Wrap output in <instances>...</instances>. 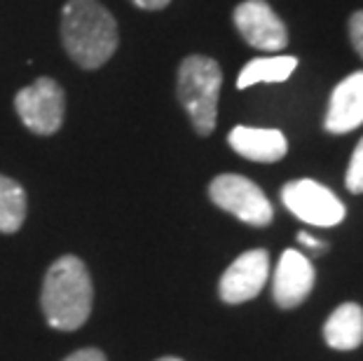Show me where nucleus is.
Instances as JSON below:
<instances>
[{
  "label": "nucleus",
  "instance_id": "13",
  "mask_svg": "<svg viewBox=\"0 0 363 361\" xmlns=\"http://www.w3.org/2000/svg\"><path fill=\"white\" fill-rule=\"evenodd\" d=\"M298 68L296 57H260L249 61L239 71L237 87L246 89L258 82H286Z\"/></svg>",
  "mask_w": 363,
  "mask_h": 361
},
{
  "label": "nucleus",
  "instance_id": "16",
  "mask_svg": "<svg viewBox=\"0 0 363 361\" xmlns=\"http://www.w3.org/2000/svg\"><path fill=\"white\" fill-rule=\"evenodd\" d=\"M350 38L354 50L359 52V57L363 59V10L354 12L350 17Z\"/></svg>",
  "mask_w": 363,
  "mask_h": 361
},
{
  "label": "nucleus",
  "instance_id": "19",
  "mask_svg": "<svg viewBox=\"0 0 363 361\" xmlns=\"http://www.w3.org/2000/svg\"><path fill=\"white\" fill-rule=\"evenodd\" d=\"M136 7H141V10H162V7H167L172 0H131Z\"/></svg>",
  "mask_w": 363,
  "mask_h": 361
},
{
  "label": "nucleus",
  "instance_id": "7",
  "mask_svg": "<svg viewBox=\"0 0 363 361\" xmlns=\"http://www.w3.org/2000/svg\"><path fill=\"white\" fill-rule=\"evenodd\" d=\"M235 26L251 48L281 52L289 45V30L265 0H244L235 10Z\"/></svg>",
  "mask_w": 363,
  "mask_h": 361
},
{
  "label": "nucleus",
  "instance_id": "4",
  "mask_svg": "<svg viewBox=\"0 0 363 361\" xmlns=\"http://www.w3.org/2000/svg\"><path fill=\"white\" fill-rule=\"evenodd\" d=\"M208 197L218 209L233 213L246 226L265 228L274 218V209L267 195L246 176L220 174L208 186Z\"/></svg>",
  "mask_w": 363,
  "mask_h": 361
},
{
  "label": "nucleus",
  "instance_id": "9",
  "mask_svg": "<svg viewBox=\"0 0 363 361\" xmlns=\"http://www.w3.org/2000/svg\"><path fill=\"white\" fill-rule=\"evenodd\" d=\"M314 265L312 260L300 253L296 249H289L281 253L279 265L274 272V284H272V294L274 301L284 310L298 307L307 301V296L314 289Z\"/></svg>",
  "mask_w": 363,
  "mask_h": 361
},
{
  "label": "nucleus",
  "instance_id": "12",
  "mask_svg": "<svg viewBox=\"0 0 363 361\" xmlns=\"http://www.w3.org/2000/svg\"><path fill=\"white\" fill-rule=\"evenodd\" d=\"M323 338L333 350H357L363 343V307L359 303H342L323 324Z\"/></svg>",
  "mask_w": 363,
  "mask_h": 361
},
{
  "label": "nucleus",
  "instance_id": "14",
  "mask_svg": "<svg viewBox=\"0 0 363 361\" xmlns=\"http://www.w3.org/2000/svg\"><path fill=\"white\" fill-rule=\"evenodd\" d=\"M26 193L17 181L0 174V233H17L26 218Z\"/></svg>",
  "mask_w": 363,
  "mask_h": 361
},
{
  "label": "nucleus",
  "instance_id": "10",
  "mask_svg": "<svg viewBox=\"0 0 363 361\" xmlns=\"http://www.w3.org/2000/svg\"><path fill=\"white\" fill-rule=\"evenodd\" d=\"M363 125V71H354L335 84L330 94L326 120L328 134H347Z\"/></svg>",
  "mask_w": 363,
  "mask_h": 361
},
{
  "label": "nucleus",
  "instance_id": "15",
  "mask_svg": "<svg viewBox=\"0 0 363 361\" xmlns=\"http://www.w3.org/2000/svg\"><path fill=\"white\" fill-rule=\"evenodd\" d=\"M345 186L354 195L363 193V139L357 143V148L352 152L350 167H347V176H345Z\"/></svg>",
  "mask_w": 363,
  "mask_h": 361
},
{
  "label": "nucleus",
  "instance_id": "6",
  "mask_svg": "<svg viewBox=\"0 0 363 361\" xmlns=\"http://www.w3.org/2000/svg\"><path fill=\"white\" fill-rule=\"evenodd\" d=\"M281 202L293 216L316 228H333L345 221V204L319 181L298 179L281 188Z\"/></svg>",
  "mask_w": 363,
  "mask_h": 361
},
{
  "label": "nucleus",
  "instance_id": "3",
  "mask_svg": "<svg viewBox=\"0 0 363 361\" xmlns=\"http://www.w3.org/2000/svg\"><path fill=\"white\" fill-rule=\"evenodd\" d=\"M223 87V71L218 61L202 55H190L179 66V101L199 136H208L218 120V96Z\"/></svg>",
  "mask_w": 363,
  "mask_h": 361
},
{
  "label": "nucleus",
  "instance_id": "11",
  "mask_svg": "<svg viewBox=\"0 0 363 361\" xmlns=\"http://www.w3.org/2000/svg\"><path fill=\"white\" fill-rule=\"evenodd\" d=\"M228 143L233 145L237 155H242L251 162H279L289 152V141L279 129H258V127H235L228 136Z\"/></svg>",
  "mask_w": 363,
  "mask_h": 361
},
{
  "label": "nucleus",
  "instance_id": "18",
  "mask_svg": "<svg viewBox=\"0 0 363 361\" xmlns=\"http://www.w3.org/2000/svg\"><path fill=\"white\" fill-rule=\"evenodd\" d=\"M298 242L300 244H305L307 249H312L316 253H323L328 249V244L326 242H321V240H316V237H312L310 233H298Z\"/></svg>",
  "mask_w": 363,
  "mask_h": 361
},
{
  "label": "nucleus",
  "instance_id": "20",
  "mask_svg": "<svg viewBox=\"0 0 363 361\" xmlns=\"http://www.w3.org/2000/svg\"><path fill=\"white\" fill-rule=\"evenodd\" d=\"M157 361H183V359H179V357H162Z\"/></svg>",
  "mask_w": 363,
  "mask_h": 361
},
{
  "label": "nucleus",
  "instance_id": "1",
  "mask_svg": "<svg viewBox=\"0 0 363 361\" xmlns=\"http://www.w3.org/2000/svg\"><path fill=\"white\" fill-rule=\"evenodd\" d=\"M61 40L68 57L91 71L118 50V24L99 0H68L61 12Z\"/></svg>",
  "mask_w": 363,
  "mask_h": 361
},
{
  "label": "nucleus",
  "instance_id": "8",
  "mask_svg": "<svg viewBox=\"0 0 363 361\" xmlns=\"http://www.w3.org/2000/svg\"><path fill=\"white\" fill-rule=\"evenodd\" d=\"M269 274V253L265 249H251L242 253L233 265L223 272L218 294L223 303L239 305L253 301L267 282Z\"/></svg>",
  "mask_w": 363,
  "mask_h": 361
},
{
  "label": "nucleus",
  "instance_id": "17",
  "mask_svg": "<svg viewBox=\"0 0 363 361\" xmlns=\"http://www.w3.org/2000/svg\"><path fill=\"white\" fill-rule=\"evenodd\" d=\"M64 361H106V355L101 350H94V348H87V350H78L73 352L71 357H66Z\"/></svg>",
  "mask_w": 363,
  "mask_h": 361
},
{
  "label": "nucleus",
  "instance_id": "5",
  "mask_svg": "<svg viewBox=\"0 0 363 361\" xmlns=\"http://www.w3.org/2000/svg\"><path fill=\"white\" fill-rule=\"evenodd\" d=\"M14 109H17L21 122L33 134L50 136L59 132L64 125L66 113V96L61 84L52 78H38L28 87L19 89L14 96Z\"/></svg>",
  "mask_w": 363,
  "mask_h": 361
},
{
  "label": "nucleus",
  "instance_id": "2",
  "mask_svg": "<svg viewBox=\"0 0 363 361\" xmlns=\"http://www.w3.org/2000/svg\"><path fill=\"white\" fill-rule=\"evenodd\" d=\"M94 289L87 265L78 256H61L50 265L43 282L40 305L45 319L59 331H75L87 321Z\"/></svg>",
  "mask_w": 363,
  "mask_h": 361
}]
</instances>
